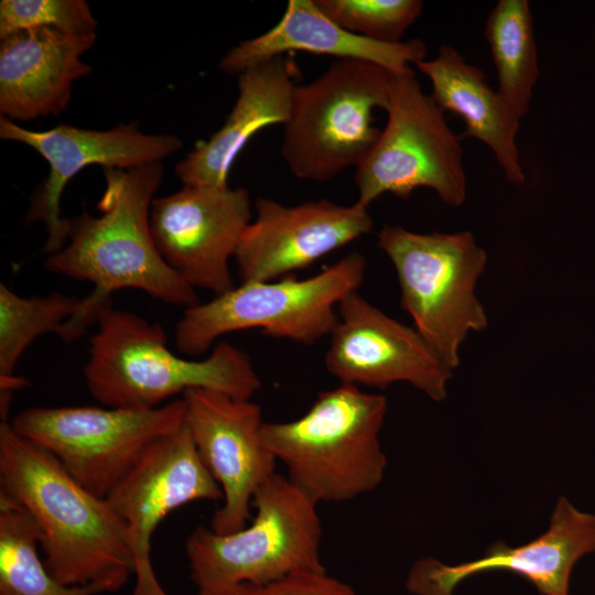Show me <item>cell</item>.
I'll return each instance as SVG.
<instances>
[{
	"label": "cell",
	"instance_id": "obj_1",
	"mask_svg": "<svg viewBox=\"0 0 595 595\" xmlns=\"http://www.w3.org/2000/svg\"><path fill=\"white\" fill-rule=\"evenodd\" d=\"M102 170L100 214L93 216L84 208L67 219L65 246L44 262L48 272L94 285L83 299L76 325L87 332L112 306L111 294L123 289L184 309L198 304L195 289L165 263L152 239L150 208L162 181V163Z\"/></svg>",
	"mask_w": 595,
	"mask_h": 595
},
{
	"label": "cell",
	"instance_id": "obj_2",
	"mask_svg": "<svg viewBox=\"0 0 595 595\" xmlns=\"http://www.w3.org/2000/svg\"><path fill=\"white\" fill-rule=\"evenodd\" d=\"M0 488L37 524L45 567L58 583H107L118 592L134 574L125 524L108 501L9 421L0 423Z\"/></svg>",
	"mask_w": 595,
	"mask_h": 595
},
{
	"label": "cell",
	"instance_id": "obj_3",
	"mask_svg": "<svg viewBox=\"0 0 595 595\" xmlns=\"http://www.w3.org/2000/svg\"><path fill=\"white\" fill-rule=\"evenodd\" d=\"M84 367L86 386L107 408L152 409L190 389L250 400L261 387L250 357L221 342L204 359L175 355L164 329L112 306L98 318Z\"/></svg>",
	"mask_w": 595,
	"mask_h": 595
},
{
	"label": "cell",
	"instance_id": "obj_4",
	"mask_svg": "<svg viewBox=\"0 0 595 595\" xmlns=\"http://www.w3.org/2000/svg\"><path fill=\"white\" fill-rule=\"evenodd\" d=\"M385 396L340 383L318 393L310 409L288 422L263 423L261 437L288 478L316 504L343 502L375 490L387 456L379 435Z\"/></svg>",
	"mask_w": 595,
	"mask_h": 595
},
{
	"label": "cell",
	"instance_id": "obj_5",
	"mask_svg": "<svg viewBox=\"0 0 595 595\" xmlns=\"http://www.w3.org/2000/svg\"><path fill=\"white\" fill-rule=\"evenodd\" d=\"M249 526L218 534L196 528L185 550L196 595H232L302 570H325L320 559L317 504L286 476L273 474L256 491Z\"/></svg>",
	"mask_w": 595,
	"mask_h": 595
},
{
	"label": "cell",
	"instance_id": "obj_6",
	"mask_svg": "<svg viewBox=\"0 0 595 595\" xmlns=\"http://www.w3.org/2000/svg\"><path fill=\"white\" fill-rule=\"evenodd\" d=\"M365 271L366 259L353 251L305 279L241 282L206 303L184 309L175 326L176 348L195 357L223 335L249 328L312 345L331 335L337 305L358 291Z\"/></svg>",
	"mask_w": 595,
	"mask_h": 595
},
{
	"label": "cell",
	"instance_id": "obj_7",
	"mask_svg": "<svg viewBox=\"0 0 595 595\" xmlns=\"http://www.w3.org/2000/svg\"><path fill=\"white\" fill-rule=\"evenodd\" d=\"M377 242L396 269L401 307L439 358L454 370L467 335L488 323L475 294L486 252L470 231L419 234L383 225Z\"/></svg>",
	"mask_w": 595,
	"mask_h": 595
},
{
	"label": "cell",
	"instance_id": "obj_8",
	"mask_svg": "<svg viewBox=\"0 0 595 595\" xmlns=\"http://www.w3.org/2000/svg\"><path fill=\"white\" fill-rule=\"evenodd\" d=\"M392 76L380 65L344 58L296 85L281 145L290 172L326 182L357 167L380 134L372 111L387 109Z\"/></svg>",
	"mask_w": 595,
	"mask_h": 595
},
{
	"label": "cell",
	"instance_id": "obj_9",
	"mask_svg": "<svg viewBox=\"0 0 595 595\" xmlns=\"http://www.w3.org/2000/svg\"><path fill=\"white\" fill-rule=\"evenodd\" d=\"M386 112L385 128L356 167V204L368 208L385 193L407 199L423 186L445 204L461 206L467 194L461 137L412 68L393 73Z\"/></svg>",
	"mask_w": 595,
	"mask_h": 595
},
{
	"label": "cell",
	"instance_id": "obj_10",
	"mask_svg": "<svg viewBox=\"0 0 595 595\" xmlns=\"http://www.w3.org/2000/svg\"><path fill=\"white\" fill-rule=\"evenodd\" d=\"M185 402L158 408H30L10 422L50 453L83 488L106 499L158 439L180 430Z\"/></svg>",
	"mask_w": 595,
	"mask_h": 595
},
{
	"label": "cell",
	"instance_id": "obj_11",
	"mask_svg": "<svg viewBox=\"0 0 595 595\" xmlns=\"http://www.w3.org/2000/svg\"><path fill=\"white\" fill-rule=\"evenodd\" d=\"M149 221L159 253L191 286L215 296L235 286L229 260L251 223L246 188L183 185L152 201Z\"/></svg>",
	"mask_w": 595,
	"mask_h": 595
},
{
	"label": "cell",
	"instance_id": "obj_12",
	"mask_svg": "<svg viewBox=\"0 0 595 595\" xmlns=\"http://www.w3.org/2000/svg\"><path fill=\"white\" fill-rule=\"evenodd\" d=\"M0 138L23 143L48 164V174L34 193L25 219L45 226L43 251L58 252L67 241V219L61 216V197L67 183L88 165L130 170L178 151L183 143L174 134H147L136 123L119 125L110 130H90L58 125L48 130H28L15 122L0 119Z\"/></svg>",
	"mask_w": 595,
	"mask_h": 595
},
{
	"label": "cell",
	"instance_id": "obj_13",
	"mask_svg": "<svg viewBox=\"0 0 595 595\" xmlns=\"http://www.w3.org/2000/svg\"><path fill=\"white\" fill-rule=\"evenodd\" d=\"M183 400L184 423L224 495L210 529L232 533L247 526L257 489L277 473V458L261 437V409L251 400L201 388L185 391Z\"/></svg>",
	"mask_w": 595,
	"mask_h": 595
},
{
	"label": "cell",
	"instance_id": "obj_14",
	"mask_svg": "<svg viewBox=\"0 0 595 595\" xmlns=\"http://www.w3.org/2000/svg\"><path fill=\"white\" fill-rule=\"evenodd\" d=\"M325 355L342 383L385 389L408 382L434 401L445 399L453 376L420 333L388 316L355 291L337 305Z\"/></svg>",
	"mask_w": 595,
	"mask_h": 595
},
{
	"label": "cell",
	"instance_id": "obj_15",
	"mask_svg": "<svg viewBox=\"0 0 595 595\" xmlns=\"http://www.w3.org/2000/svg\"><path fill=\"white\" fill-rule=\"evenodd\" d=\"M223 499L185 423L148 447L106 498L126 528L137 576L132 595H166L150 560L151 537L165 516L187 502Z\"/></svg>",
	"mask_w": 595,
	"mask_h": 595
},
{
	"label": "cell",
	"instance_id": "obj_16",
	"mask_svg": "<svg viewBox=\"0 0 595 595\" xmlns=\"http://www.w3.org/2000/svg\"><path fill=\"white\" fill-rule=\"evenodd\" d=\"M594 552L595 513L582 511L560 496L547 531L533 540L517 547L499 540L480 558L457 564L422 558L412 564L405 586L413 595H453L470 576L506 571L524 577L541 595H569L574 566Z\"/></svg>",
	"mask_w": 595,
	"mask_h": 595
},
{
	"label": "cell",
	"instance_id": "obj_17",
	"mask_svg": "<svg viewBox=\"0 0 595 595\" xmlns=\"http://www.w3.org/2000/svg\"><path fill=\"white\" fill-rule=\"evenodd\" d=\"M235 259L241 282L273 281L310 267L322 257L368 235L367 208L317 199L285 206L260 197Z\"/></svg>",
	"mask_w": 595,
	"mask_h": 595
},
{
	"label": "cell",
	"instance_id": "obj_18",
	"mask_svg": "<svg viewBox=\"0 0 595 595\" xmlns=\"http://www.w3.org/2000/svg\"><path fill=\"white\" fill-rule=\"evenodd\" d=\"M96 33L24 30L0 39V112L13 122L61 115L74 82L91 73L80 60Z\"/></svg>",
	"mask_w": 595,
	"mask_h": 595
},
{
	"label": "cell",
	"instance_id": "obj_19",
	"mask_svg": "<svg viewBox=\"0 0 595 595\" xmlns=\"http://www.w3.org/2000/svg\"><path fill=\"white\" fill-rule=\"evenodd\" d=\"M299 67L292 53L262 61L238 79V98L221 128L176 166L183 185L228 186L231 164L261 129L286 123Z\"/></svg>",
	"mask_w": 595,
	"mask_h": 595
},
{
	"label": "cell",
	"instance_id": "obj_20",
	"mask_svg": "<svg viewBox=\"0 0 595 595\" xmlns=\"http://www.w3.org/2000/svg\"><path fill=\"white\" fill-rule=\"evenodd\" d=\"M296 51L366 61L393 73L409 71L411 64L426 56L425 43L420 39L398 43L370 40L337 25L314 0H290L272 29L232 47L219 68L239 75L262 61Z\"/></svg>",
	"mask_w": 595,
	"mask_h": 595
},
{
	"label": "cell",
	"instance_id": "obj_21",
	"mask_svg": "<svg viewBox=\"0 0 595 595\" xmlns=\"http://www.w3.org/2000/svg\"><path fill=\"white\" fill-rule=\"evenodd\" d=\"M415 66L430 79L435 102L464 120L461 139L470 137L483 142L493 151L507 181L523 184L526 175L516 142L521 119L489 86L482 69L451 45H441L432 60Z\"/></svg>",
	"mask_w": 595,
	"mask_h": 595
},
{
	"label": "cell",
	"instance_id": "obj_22",
	"mask_svg": "<svg viewBox=\"0 0 595 595\" xmlns=\"http://www.w3.org/2000/svg\"><path fill=\"white\" fill-rule=\"evenodd\" d=\"M83 299L52 293L25 298L0 284V412L7 421L13 393L29 383L14 375V369L26 347L46 333L60 335L66 322L75 317Z\"/></svg>",
	"mask_w": 595,
	"mask_h": 595
},
{
	"label": "cell",
	"instance_id": "obj_23",
	"mask_svg": "<svg viewBox=\"0 0 595 595\" xmlns=\"http://www.w3.org/2000/svg\"><path fill=\"white\" fill-rule=\"evenodd\" d=\"M484 36L497 69V91L522 119L540 76L529 1L498 0L486 19Z\"/></svg>",
	"mask_w": 595,
	"mask_h": 595
},
{
	"label": "cell",
	"instance_id": "obj_24",
	"mask_svg": "<svg viewBox=\"0 0 595 595\" xmlns=\"http://www.w3.org/2000/svg\"><path fill=\"white\" fill-rule=\"evenodd\" d=\"M41 532L33 518L0 494V595H98L116 592L107 583L66 586L37 554Z\"/></svg>",
	"mask_w": 595,
	"mask_h": 595
},
{
	"label": "cell",
	"instance_id": "obj_25",
	"mask_svg": "<svg viewBox=\"0 0 595 595\" xmlns=\"http://www.w3.org/2000/svg\"><path fill=\"white\" fill-rule=\"evenodd\" d=\"M337 25L378 42H402L404 32L421 15V0H314Z\"/></svg>",
	"mask_w": 595,
	"mask_h": 595
},
{
	"label": "cell",
	"instance_id": "obj_26",
	"mask_svg": "<svg viewBox=\"0 0 595 595\" xmlns=\"http://www.w3.org/2000/svg\"><path fill=\"white\" fill-rule=\"evenodd\" d=\"M98 22L84 0H2L0 39L24 30L52 29L68 34L96 33Z\"/></svg>",
	"mask_w": 595,
	"mask_h": 595
},
{
	"label": "cell",
	"instance_id": "obj_27",
	"mask_svg": "<svg viewBox=\"0 0 595 595\" xmlns=\"http://www.w3.org/2000/svg\"><path fill=\"white\" fill-rule=\"evenodd\" d=\"M232 595H358L347 583L333 577L326 570H302L272 582L244 584Z\"/></svg>",
	"mask_w": 595,
	"mask_h": 595
}]
</instances>
